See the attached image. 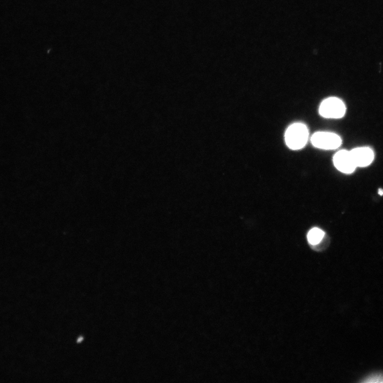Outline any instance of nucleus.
<instances>
[{
  "label": "nucleus",
  "instance_id": "4",
  "mask_svg": "<svg viewBox=\"0 0 383 383\" xmlns=\"http://www.w3.org/2000/svg\"><path fill=\"white\" fill-rule=\"evenodd\" d=\"M333 161L335 167L344 173H352L357 167L350 152H349L346 150H341L337 153L334 157Z\"/></svg>",
  "mask_w": 383,
  "mask_h": 383
},
{
  "label": "nucleus",
  "instance_id": "7",
  "mask_svg": "<svg viewBox=\"0 0 383 383\" xmlns=\"http://www.w3.org/2000/svg\"><path fill=\"white\" fill-rule=\"evenodd\" d=\"M364 382H383V376L373 375L369 376Z\"/></svg>",
  "mask_w": 383,
  "mask_h": 383
},
{
  "label": "nucleus",
  "instance_id": "3",
  "mask_svg": "<svg viewBox=\"0 0 383 383\" xmlns=\"http://www.w3.org/2000/svg\"><path fill=\"white\" fill-rule=\"evenodd\" d=\"M311 141L314 146L324 150L337 148L342 143L341 139L337 134L324 132L314 133Z\"/></svg>",
  "mask_w": 383,
  "mask_h": 383
},
{
  "label": "nucleus",
  "instance_id": "8",
  "mask_svg": "<svg viewBox=\"0 0 383 383\" xmlns=\"http://www.w3.org/2000/svg\"><path fill=\"white\" fill-rule=\"evenodd\" d=\"M378 194L380 196L383 195V190L382 189H379L378 190Z\"/></svg>",
  "mask_w": 383,
  "mask_h": 383
},
{
  "label": "nucleus",
  "instance_id": "6",
  "mask_svg": "<svg viewBox=\"0 0 383 383\" xmlns=\"http://www.w3.org/2000/svg\"><path fill=\"white\" fill-rule=\"evenodd\" d=\"M325 236V232L321 229L314 228L308 232V242L312 245H316L321 243Z\"/></svg>",
  "mask_w": 383,
  "mask_h": 383
},
{
  "label": "nucleus",
  "instance_id": "2",
  "mask_svg": "<svg viewBox=\"0 0 383 383\" xmlns=\"http://www.w3.org/2000/svg\"><path fill=\"white\" fill-rule=\"evenodd\" d=\"M346 108L344 103L336 98L325 100L320 107L321 115L327 118H340L344 116Z\"/></svg>",
  "mask_w": 383,
  "mask_h": 383
},
{
  "label": "nucleus",
  "instance_id": "5",
  "mask_svg": "<svg viewBox=\"0 0 383 383\" xmlns=\"http://www.w3.org/2000/svg\"><path fill=\"white\" fill-rule=\"evenodd\" d=\"M350 154L357 167H365L370 165L374 158L373 152L368 147L354 148L350 152Z\"/></svg>",
  "mask_w": 383,
  "mask_h": 383
},
{
  "label": "nucleus",
  "instance_id": "1",
  "mask_svg": "<svg viewBox=\"0 0 383 383\" xmlns=\"http://www.w3.org/2000/svg\"><path fill=\"white\" fill-rule=\"evenodd\" d=\"M309 138V132L307 126L302 123H295L286 131L285 142L287 146L292 150H299L306 144Z\"/></svg>",
  "mask_w": 383,
  "mask_h": 383
}]
</instances>
